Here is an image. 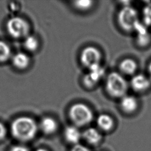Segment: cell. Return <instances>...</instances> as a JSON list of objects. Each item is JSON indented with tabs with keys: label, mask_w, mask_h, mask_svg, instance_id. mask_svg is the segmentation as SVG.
<instances>
[{
	"label": "cell",
	"mask_w": 151,
	"mask_h": 151,
	"mask_svg": "<svg viewBox=\"0 0 151 151\" xmlns=\"http://www.w3.org/2000/svg\"><path fill=\"white\" fill-rule=\"evenodd\" d=\"M11 133L13 136L21 141L32 140L38 131V125L36 122L29 117H20L11 124Z\"/></svg>",
	"instance_id": "6da1fadb"
},
{
	"label": "cell",
	"mask_w": 151,
	"mask_h": 151,
	"mask_svg": "<svg viewBox=\"0 0 151 151\" xmlns=\"http://www.w3.org/2000/svg\"><path fill=\"white\" fill-rule=\"evenodd\" d=\"M128 89V83L124 77L117 72L108 74L106 81V90L112 97L122 98Z\"/></svg>",
	"instance_id": "7a4b0ae2"
},
{
	"label": "cell",
	"mask_w": 151,
	"mask_h": 151,
	"mask_svg": "<svg viewBox=\"0 0 151 151\" xmlns=\"http://www.w3.org/2000/svg\"><path fill=\"white\" fill-rule=\"evenodd\" d=\"M68 116L74 126L77 127L90 124L93 119V113L91 109L81 103L72 105L68 110Z\"/></svg>",
	"instance_id": "3957f363"
},
{
	"label": "cell",
	"mask_w": 151,
	"mask_h": 151,
	"mask_svg": "<svg viewBox=\"0 0 151 151\" xmlns=\"http://www.w3.org/2000/svg\"><path fill=\"white\" fill-rule=\"evenodd\" d=\"M117 22L120 27L124 31H134L140 22L138 13L130 6H123L117 14Z\"/></svg>",
	"instance_id": "277c9868"
},
{
	"label": "cell",
	"mask_w": 151,
	"mask_h": 151,
	"mask_svg": "<svg viewBox=\"0 0 151 151\" xmlns=\"http://www.w3.org/2000/svg\"><path fill=\"white\" fill-rule=\"evenodd\" d=\"M29 25L25 20L20 17L10 18L6 23V29L10 35L14 38L27 37L29 32Z\"/></svg>",
	"instance_id": "5b68a950"
},
{
	"label": "cell",
	"mask_w": 151,
	"mask_h": 151,
	"mask_svg": "<svg viewBox=\"0 0 151 151\" xmlns=\"http://www.w3.org/2000/svg\"><path fill=\"white\" fill-rule=\"evenodd\" d=\"M101 54L95 47L88 46L83 49L80 53V60L82 65L88 69L100 64Z\"/></svg>",
	"instance_id": "8992f818"
},
{
	"label": "cell",
	"mask_w": 151,
	"mask_h": 151,
	"mask_svg": "<svg viewBox=\"0 0 151 151\" xmlns=\"http://www.w3.org/2000/svg\"><path fill=\"white\" fill-rule=\"evenodd\" d=\"M104 75V68L99 65L88 68V73L83 78V83L87 88H93L96 86Z\"/></svg>",
	"instance_id": "52a82bcc"
},
{
	"label": "cell",
	"mask_w": 151,
	"mask_h": 151,
	"mask_svg": "<svg viewBox=\"0 0 151 151\" xmlns=\"http://www.w3.org/2000/svg\"><path fill=\"white\" fill-rule=\"evenodd\" d=\"M151 81L147 77L142 74L133 76L130 80V86L133 90L137 92H143L150 86Z\"/></svg>",
	"instance_id": "ba28073f"
},
{
	"label": "cell",
	"mask_w": 151,
	"mask_h": 151,
	"mask_svg": "<svg viewBox=\"0 0 151 151\" xmlns=\"http://www.w3.org/2000/svg\"><path fill=\"white\" fill-rule=\"evenodd\" d=\"M138 102L136 97L132 96L125 95L121 98L120 107L126 114H132L137 109Z\"/></svg>",
	"instance_id": "9c48e42d"
},
{
	"label": "cell",
	"mask_w": 151,
	"mask_h": 151,
	"mask_svg": "<svg viewBox=\"0 0 151 151\" xmlns=\"http://www.w3.org/2000/svg\"><path fill=\"white\" fill-rule=\"evenodd\" d=\"M146 27L139 22L134 31L136 33V43L140 47H145L150 42V36Z\"/></svg>",
	"instance_id": "30bf717a"
},
{
	"label": "cell",
	"mask_w": 151,
	"mask_h": 151,
	"mask_svg": "<svg viewBox=\"0 0 151 151\" xmlns=\"http://www.w3.org/2000/svg\"><path fill=\"white\" fill-rule=\"evenodd\" d=\"M64 136L65 140L73 145L78 143L82 134L78 128L76 126H68L64 130Z\"/></svg>",
	"instance_id": "8fae6325"
},
{
	"label": "cell",
	"mask_w": 151,
	"mask_h": 151,
	"mask_svg": "<svg viewBox=\"0 0 151 151\" xmlns=\"http://www.w3.org/2000/svg\"><path fill=\"white\" fill-rule=\"evenodd\" d=\"M83 139L89 144L95 145L100 142L102 135L98 129L94 127H88L82 133Z\"/></svg>",
	"instance_id": "7c38bea8"
},
{
	"label": "cell",
	"mask_w": 151,
	"mask_h": 151,
	"mask_svg": "<svg viewBox=\"0 0 151 151\" xmlns=\"http://www.w3.org/2000/svg\"><path fill=\"white\" fill-rule=\"evenodd\" d=\"M40 127L44 134L50 135L57 131L58 124L56 120L52 117H45L41 120L40 123Z\"/></svg>",
	"instance_id": "4fadbf2b"
},
{
	"label": "cell",
	"mask_w": 151,
	"mask_h": 151,
	"mask_svg": "<svg viewBox=\"0 0 151 151\" xmlns=\"http://www.w3.org/2000/svg\"><path fill=\"white\" fill-rule=\"evenodd\" d=\"M97 125L99 128L104 132L111 130L114 125L113 119L107 114H101L97 118Z\"/></svg>",
	"instance_id": "5bb4252c"
},
{
	"label": "cell",
	"mask_w": 151,
	"mask_h": 151,
	"mask_svg": "<svg viewBox=\"0 0 151 151\" xmlns=\"http://www.w3.org/2000/svg\"><path fill=\"white\" fill-rule=\"evenodd\" d=\"M137 68V63L134 60L131 58H125L122 60L119 64L120 71L126 75L133 74Z\"/></svg>",
	"instance_id": "9a60e30c"
},
{
	"label": "cell",
	"mask_w": 151,
	"mask_h": 151,
	"mask_svg": "<svg viewBox=\"0 0 151 151\" xmlns=\"http://www.w3.org/2000/svg\"><path fill=\"white\" fill-rule=\"evenodd\" d=\"M12 63L17 68L24 69L29 65V58L25 53L18 52L13 56Z\"/></svg>",
	"instance_id": "2e32d148"
},
{
	"label": "cell",
	"mask_w": 151,
	"mask_h": 151,
	"mask_svg": "<svg viewBox=\"0 0 151 151\" xmlns=\"http://www.w3.org/2000/svg\"><path fill=\"white\" fill-rule=\"evenodd\" d=\"M74 7L78 11L84 12L88 11L93 6L94 1L90 0H78L73 2Z\"/></svg>",
	"instance_id": "e0dca14e"
},
{
	"label": "cell",
	"mask_w": 151,
	"mask_h": 151,
	"mask_svg": "<svg viewBox=\"0 0 151 151\" xmlns=\"http://www.w3.org/2000/svg\"><path fill=\"white\" fill-rule=\"evenodd\" d=\"M24 45L27 50L34 51L38 48V41L34 36L27 35L25 38Z\"/></svg>",
	"instance_id": "ac0fdd59"
},
{
	"label": "cell",
	"mask_w": 151,
	"mask_h": 151,
	"mask_svg": "<svg viewBox=\"0 0 151 151\" xmlns=\"http://www.w3.org/2000/svg\"><path fill=\"white\" fill-rule=\"evenodd\" d=\"M11 55V50L9 46L4 41H0V61L7 60Z\"/></svg>",
	"instance_id": "d6986e66"
},
{
	"label": "cell",
	"mask_w": 151,
	"mask_h": 151,
	"mask_svg": "<svg viewBox=\"0 0 151 151\" xmlns=\"http://www.w3.org/2000/svg\"><path fill=\"white\" fill-rule=\"evenodd\" d=\"M142 15L144 25L151 27V4L146 5L143 8Z\"/></svg>",
	"instance_id": "ffe728a7"
},
{
	"label": "cell",
	"mask_w": 151,
	"mask_h": 151,
	"mask_svg": "<svg viewBox=\"0 0 151 151\" xmlns=\"http://www.w3.org/2000/svg\"><path fill=\"white\" fill-rule=\"evenodd\" d=\"M70 151H90V150L86 146L80 143L73 145Z\"/></svg>",
	"instance_id": "44dd1931"
},
{
	"label": "cell",
	"mask_w": 151,
	"mask_h": 151,
	"mask_svg": "<svg viewBox=\"0 0 151 151\" xmlns=\"http://www.w3.org/2000/svg\"><path fill=\"white\" fill-rule=\"evenodd\" d=\"M9 151H29L28 149L22 145H15L12 146Z\"/></svg>",
	"instance_id": "7402d4cb"
},
{
	"label": "cell",
	"mask_w": 151,
	"mask_h": 151,
	"mask_svg": "<svg viewBox=\"0 0 151 151\" xmlns=\"http://www.w3.org/2000/svg\"><path fill=\"white\" fill-rule=\"evenodd\" d=\"M6 133V130L4 125L0 122V140L4 138Z\"/></svg>",
	"instance_id": "603a6c76"
},
{
	"label": "cell",
	"mask_w": 151,
	"mask_h": 151,
	"mask_svg": "<svg viewBox=\"0 0 151 151\" xmlns=\"http://www.w3.org/2000/svg\"><path fill=\"white\" fill-rule=\"evenodd\" d=\"M148 71H149V79H150V80L151 81V62L149 64Z\"/></svg>",
	"instance_id": "cb8c5ba5"
},
{
	"label": "cell",
	"mask_w": 151,
	"mask_h": 151,
	"mask_svg": "<svg viewBox=\"0 0 151 151\" xmlns=\"http://www.w3.org/2000/svg\"><path fill=\"white\" fill-rule=\"evenodd\" d=\"M35 151H48V150L44 148H39V149H37Z\"/></svg>",
	"instance_id": "d4e9b609"
},
{
	"label": "cell",
	"mask_w": 151,
	"mask_h": 151,
	"mask_svg": "<svg viewBox=\"0 0 151 151\" xmlns=\"http://www.w3.org/2000/svg\"><path fill=\"white\" fill-rule=\"evenodd\" d=\"M100 151H101V150H100ZM101 151H103V150H101Z\"/></svg>",
	"instance_id": "484cf974"
}]
</instances>
